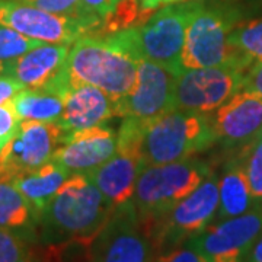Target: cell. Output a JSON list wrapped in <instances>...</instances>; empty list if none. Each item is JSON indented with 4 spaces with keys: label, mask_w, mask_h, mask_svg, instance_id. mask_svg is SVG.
<instances>
[{
    "label": "cell",
    "mask_w": 262,
    "mask_h": 262,
    "mask_svg": "<svg viewBox=\"0 0 262 262\" xmlns=\"http://www.w3.org/2000/svg\"><path fill=\"white\" fill-rule=\"evenodd\" d=\"M177 2H182V0H140L141 8L146 10H153L162 6V5L177 3Z\"/></svg>",
    "instance_id": "35"
},
{
    "label": "cell",
    "mask_w": 262,
    "mask_h": 262,
    "mask_svg": "<svg viewBox=\"0 0 262 262\" xmlns=\"http://www.w3.org/2000/svg\"><path fill=\"white\" fill-rule=\"evenodd\" d=\"M139 60L114 35H84L72 44L67 57V73L72 83L99 88L114 101H121L136 82Z\"/></svg>",
    "instance_id": "2"
},
{
    "label": "cell",
    "mask_w": 262,
    "mask_h": 262,
    "mask_svg": "<svg viewBox=\"0 0 262 262\" xmlns=\"http://www.w3.org/2000/svg\"><path fill=\"white\" fill-rule=\"evenodd\" d=\"M242 91L262 98V61H255L246 69Z\"/></svg>",
    "instance_id": "32"
},
{
    "label": "cell",
    "mask_w": 262,
    "mask_h": 262,
    "mask_svg": "<svg viewBox=\"0 0 262 262\" xmlns=\"http://www.w3.org/2000/svg\"><path fill=\"white\" fill-rule=\"evenodd\" d=\"M213 172L208 162L195 156L163 165H144L131 198L143 226L166 214Z\"/></svg>",
    "instance_id": "4"
},
{
    "label": "cell",
    "mask_w": 262,
    "mask_h": 262,
    "mask_svg": "<svg viewBox=\"0 0 262 262\" xmlns=\"http://www.w3.org/2000/svg\"><path fill=\"white\" fill-rule=\"evenodd\" d=\"M35 244L6 229H0V262H37Z\"/></svg>",
    "instance_id": "27"
},
{
    "label": "cell",
    "mask_w": 262,
    "mask_h": 262,
    "mask_svg": "<svg viewBox=\"0 0 262 262\" xmlns=\"http://www.w3.org/2000/svg\"><path fill=\"white\" fill-rule=\"evenodd\" d=\"M122 0H82V8L84 15L102 20L110 16Z\"/></svg>",
    "instance_id": "31"
},
{
    "label": "cell",
    "mask_w": 262,
    "mask_h": 262,
    "mask_svg": "<svg viewBox=\"0 0 262 262\" xmlns=\"http://www.w3.org/2000/svg\"><path fill=\"white\" fill-rule=\"evenodd\" d=\"M64 136L58 122L22 120L15 137L0 150V177L13 179L51 162Z\"/></svg>",
    "instance_id": "14"
},
{
    "label": "cell",
    "mask_w": 262,
    "mask_h": 262,
    "mask_svg": "<svg viewBox=\"0 0 262 262\" xmlns=\"http://www.w3.org/2000/svg\"><path fill=\"white\" fill-rule=\"evenodd\" d=\"M256 204L237 156L230 158L219 181V208L214 222L245 214Z\"/></svg>",
    "instance_id": "20"
},
{
    "label": "cell",
    "mask_w": 262,
    "mask_h": 262,
    "mask_svg": "<svg viewBox=\"0 0 262 262\" xmlns=\"http://www.w3.org/2000/svg\"><path fill=\"white\" fill-rule=\"evenodd\" d=\"M64 91L56 88H25L15 95L10 105L20 121L58 122L64 108Z\"/></svg>",
    "instance_id": "22"
},
{
    "label": "cell",
    "mask_w": 262,
    "mask_h": 262,
    "mask_svg": "<svg viewBox=\"0 0 262 262\" xmlns=\"http://www.w3.org/2000/svg\"><path fill=\"white\" fill-rule=\"evenodd\" d=\"M146 127L136 120L124 118L117 131V149L111 159L86 173L114 207L131 201L136 182L144 166L141 144Z\"/></svg>",
    "instance_id": "9"
},
{
    "label": "cell",
    "mask_w": 262,
    "mask_h": 262,
    "mask_svg": "<svg viewBox=\"0 0 262 262\" xmlns=\"http://www.w3.org/2000/svg\"><path fill=\"white\" fill-rule=\"evenodd\" d=\"M217 208L219 179L213 172L192 194L144 227L155 256L187 244L206 230L215 220Z\"/></svg>",
    "instance_id": "7"
},
{
    "label": "cell",
    "mask_w": 262,
    "mask_h": 262,
    "mask_svg": "<svg viewBox=\"0 0 262 262\" xmlns=\"http://www.w3.org/2000/svg\"><path fill=\"white\" fill-rule=\"evenodd\" d=\"M236 156L242 165L253 200L262 203V139H255L242 146Z\"/></svg>",
    "instance_id": "24"
},
{
    "label": "cell",
    "mask_w": 262,
    "mask_h": 262,
    "mask_svg": "<svg viewBox=\"0 0 262 262\" xmlns=\"http://www.w3.org/2000/svg\"><path fill=\"white\" fill-rule=\"evenodd\" d=\"M0 25L46 44L72 46L84 35L98 34L101 20L53 13L18 0H0Z\"/></svg>",
    "instance_id": "8"
},
{
    "label": "cell",
    "mask_w": 262,
    "mask_h": 262,
    "mask_svg": "<svg viewBox=\"0 0 262 262\" xmlns=\"http://www.w3.org/2000/svg\"><path fill=\"white\" fill-rule=\"evenodd\" d=\"M256 139H262V130L259 131V134H258V137H256Z\"/></svg>",
    "instance_id": "36"
},
{
    "label": "cell",
    "mask_w": 262,
    "mask_h": 262,
    "mask_svg": "<svg viewBox=\"0 0 262 262\" xmlns=\"http://www.w3.org/2000/svg\"><path fill=\"white\" fill-rule=\"evenodd\" d=\"M69 51L66 44H41L15 60L2 75L16 79L29 89H64L69 86Z\"/></svg>",
    "instance_id": "17"
},
{
    "label": "cell",
    "mask_w": 262,
    "mask_h": 262,
    "mask_svg": "<svg viewBox=\"0 0 262 262\" xmlns=\"http://www.w3.org/2000/svg\"><path fill=\"white\" fill-rule=\"evenodd\" d=\"M229 42L239 56L249 63L262 61V18L236 25Z\"/></svg>",
    "instance_id": "23"
},
{
    "label": "cell",
    "mask_w": 262,
    "mask_h": 262,
    "mask_svg": "<svg viewBox=\"0 0 262 262\" xmlns=\"http://www.w3.org/2000/svg\"><path fill=\"white\" fill-rule=\"evenodd\" d=\"M246 69L241 64H223L181 72L175 83L173 108L210 114L242 91Z\"/></svg>",
    "instance_id": "10"
},
{
    "label": "cell",
    "mask_w": 262,
    "mask_h": 262,
    "mask_svg": "<svg viewBox=\"0 0 262 262\" xmlns=\"http://www.w3.org/2000/svg\"><path fill=\"white\" fill-rule=\"evenodd\" d=\"M237 10L227 5H206L200 2L188 25L185 44L181 54V70L203 69L223 64L252 63L239 56L229 42V37L237 25Z\"/></svg>",
    "instance_id": "5"
},
{
    "label": "cell",
    "mask_w": 262,
    "mask_h": 262,
    "mask_svg": "<svg viewBox=\"0 0 262 262\" xmlns=\"http://www.w3.org/2000/svg\"><path fill=\"white\" fill-rule=\"evenodd\" d=\"M244 262H262V233L253 244L251 251L248 252Z\"/></svg>",
    "instance_id": "34"
},
{
    "label": "cell",
    "mask_w": 262,
    "mask_h": 262,
    "mask_svg": "<svg viewBox=\"0 0 262 262\" xmlns=\"http://www.w3.org/2000/svg\"><path fill=\"white\" fill-rule=\"evenodd\" d=\"M39 9L67 16H88L82 8V0H18Z\"/></svg>",
    "instance_id": "28"
},
{
    "label": "cell",
    "mask_w": 262,
    "mask_h": 262,
    "mask_svg": "<svg viewBox=\"0 0 262 262\" xmlns=\"http://www.w3.org/2000/svg\"><path fill=\"white\" fill-rule=\"evenodd\" d=\"M39 215L12 179L0 177V229H6L38 245Z\"/></svg>",
    "instance_id": "19"
},
{
    "label": "cell",
    "mask_w": 262,
    "mask_h": 262,
    "mask_svg": "<svg viewBox=\"0 0 262 262\" xmlns=\"http://www.w3.org/2000/svg\"><path fill=\"white\" fill-rule=\"evenodd\" d=\"M215 141L207 114L173 110L146 127L141 156L144 165H163L192 158Z\"/></svg>",
    "instance_id": "6"
},
{
    "label": "cell",
    "mask_w": 262,
    "mask_h": 262,
    "mask_svg": "<svg viewBox=\"0 0 262 262\" xmlns=\"http://www.w3.org/2000/svg\"><path fill=\"white\" fill-rule=\"evenodd\" d=\"M94 241L79 239L53 246H41L42 251L38 252V256L42 262H92Z\"/></svg>",
    "instance_id": "25"
},
{
    "label": "cell",
    "mask_w": 262,
    "mask_h": 262,
    "mask_svg": "<svg viewBox=\"0 0 262 262\" xmlns=\"http://www.w3.org/2000/svg\"><path fill=\"white\" fill-rule=\"evenodd\" d=\"M117 149V133L106 125L67 134L57 147L51 162L70 175L89 173L111 159Z\"/></svg>",
    "instance_id": "15"
},
{
    "label": "cell",
    "mask_w": 262,
    "mask_h": 262,
    "mask_svg": "<svg viewBox=\"0 0 262 262\" xmlns=\"http://www.w3.org/2000/svg\"><path fill=\"white\" fill-rule=\"evenodd\" d=\"M200 2H177L153 13L139 27L111 34L137 60H147L181 73L187 29Z\"/></svg>",
    "instance_id": "3"
},
{
    "label": "cell",
    "mask_w": 262,
    "mask_h": 262,
    "mask_svg": "<svg viewBox=\"0 0 262 262\" xmlns=\"http://www.w3.org/2000/svg\"><path fill=\"white\" fill-rule=\"evenodd\" d=\"M155 262H208L201 255V253L196 251L194 246L191 245L184 244L175 248V249H170L168 252H163L155 256Z\"/></svg>",
    "instance_id": "30"
},
{
    "label": "cell",
    "mask_w": 262,
    "mask_h": 262,
    "mask_svg": "<svg viewBox=\"0 0 262 262\" xmlns=\"http://www.w3.org/2000/svg\"><path fill=\"white\" fill-rule=\"evenodd\" d=\"M114 208L84 173H75L39 215L38 245L53 246L79 239L94 241Z\"/></svg>",
    "instance_id": "1"
},
{
    "label": "cell",
    "mask_w": 262,
    "mask_h": 262,
    "mask_svg": "<svg viewBox=\"0 0 262 262\" xmlns=\"http://www.w3.org/2000/svg\"><path fill=\"white\" fill-rule=\"evenodd\" d=\"M177 72L147 60H139L131 91L118 102V117L136 120L144 127L173 111Z\"/></svg>",
    "instance_id": "12"
},
{
    "label": "cell",
    "mask_w": 262,
    "mask_h": 262,
    "mask_svg": "<svg viewBox=\"0 0 262 262\" xmlns=\"http://www.w3.org/2000/svg\"><path fill=\"white\" fill-rule=\"evenodd\" d=\"M207 115L217 141L227 147L245 146L262 130V98L241 91Z\"/></svg>",
    "instance_id": "16"
},
{
    "label": "cell",
    "mask_w": 262,
    "mask_h": 262,
    "mask_svg": "<svg viewBox=\"0 0 262 262\" xmlns=\"http://www.w3.org/2000/svg\"><path fill=\"white\" fill-rule=\"evenodd\" d=\"M114 117H118V106L110 95L92 84L70 82L58 125L67 136L102 125Z\"/></svg>",
    "instance_id": "18"
},
{
    "label": "cell",
    "mask_w": 262,
    "mask_h": 262,
    "mask_svg": "<svg viewBox=\"0 0 262 262\" xmlns=\"http://www.w3.org/2000/svg\"><path fill=\"white\" fill-rule=\"evenodd\" d=\"M22 89H25L24 84L19 83L16 79L6 75H0V105L10 102L15 98V95Z\"/></svg>",
    "instance_id": "33"
},
{
    "label": "cell",
    "mask_w": 262,
    "mask_h": 262,
    "mask_svg": "<svg viewBox=\"0 0 262 262\" xmlns=\"http://www.w3.org/2000/svg\"><path fill=\"white\" fill-rule=\"evenodd\" d=\"M41 42L37 39L25 37L15 29L0 25V75L5 72V69L10 66L19 57L28 53L29 50L38 47Z\"/></svg>",
    "instance_id": "26"
},
{
    "label": "cell",
    "mask_w": 262,
    "mask_h": 262,
    "mask_svg": "<svg viewBox=\"0 0 262 262\" xmlns=\"http://www.w3.org/2000/svg\"><path fill=\"white\" fill-rule=\"evenodd\" d=\"M153 246L133 203L114 208L92 244V262H151Z\"/></svg>",
    "instance_id": "11"
},
{
    "label": "cell",
    "mask_w": 262,
    "mask_h": 262,
    "mask_svg": "<svg viewBox=\"0 0 262 262\" xmlns=\"http://www.w3.org/2000/svg\"><path fill=\"white\" fill-rule=\"evenodd\" d=\"M37 262H42V261H41V259H39V256H38V259H37Z\"/></svg>",
    "instance_id": "37"
},
{
    "label": "cell",
    "mask_w": 262,
    "mask_h": 262,
    "mask_svg": "<svg viewBox=\"0 0 262 262\" xmlns=\"http://www.w3.org/2000/svg\"><path fill=\"white\" fill-rule=\"evenodd\" d=\"M70 177L72 175L66 169L54 162H48L35 170L15 177L12 182L34 207L38 215H41L48 203Z\"/></svg>",
    "instance_id": "21"
},
{
    "label": "cell",
    "mask_w": 262,
    "mask_h": 262,
    "mask_svg": "<svg viewBox=\"0 0 262 262\" xmlns=\"http://www.w3.org/2000/svg\"><path fill=\"white\" fill-rule=\"evenodd\" d=\"M262 233V203L246 211L220 222H213L188 244L208 262H244Z\"/></svg>",
    "instance_id": "13"
},
{
    "label": "cell",
    "mask_w": 262,
    "mask_h": 262,
    "mask_svg": "<svg viewBox=\"0 0 262 262\" xmlns=\"http://www.w3.org/2000/svg\"><path fill=\"white\" fill-rule=\"evenodd\" d=\"M19 124L20 118L13 111L10 102L0 105V150L15 137Z\"/></svg>",
    "instance_id": "29"
}]
</instances>
